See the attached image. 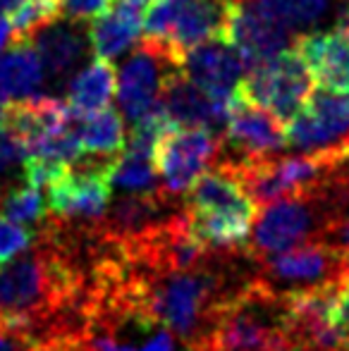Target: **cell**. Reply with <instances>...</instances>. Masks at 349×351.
<instances>
[{"mask_svg":"<svg viewBox=\"0 0 349 351\" xmlns=\"http://www.w3.org/2000/svg\"><path fill=\"white\" fill-rule=\"evenodd\" d=\"M328 213L330 204L326 184L263 206L247 246V256L252 261H261L309 241H323Z\"/></svg>","mask_w":349,"mask_h":351,"instance_id":"obj_2","label":"cell"},{"mask_svg":"<svg viewBox=\"0 0 349 351\" xmlns=\"http://www.w3.org/2000/svg\"><path fill=\"white\" fill-rule=\"evenodd\" d=\"M287 146L302 153H330L349 162V93L313 91L289 120Z\"/></svg>","mask_w":349,"mask_h":351,"instance_id":"obj_7","label":"cell"},{"mask_svg":"<svg viewBox=\"0 0 349 351\" xmlns=\"http://www.w3.org/2000/svg\"><path fill=\"white\" fill-rule=\"evenodd\" d=\"M335 32L340 34L342 38L349 43V5L345 10L340 12V17H337V22H335Z\"/></svg>","mask_w":349,"mask_h":351,"instance_id":"obj_25","label":"cell"},{"mask_svg":"<svg viewBox=\"0 0 349 351\" xmlns=\"http://www.w3.org/2000/svg\"><path fill=\"white\" fill-rule=\"evenodd\" d=\"M223 38L254 67L289 51L292 32L270 17L256 0H223Z\"/></svg>","mask_w":349,"mask_h":351,"instance_id":"obj_11","label":"cell"},{"mask_svg":"<svg viewBox=\"0 0 349 351\" xmlns=\"http://www.w3.org/2000/svg\"><path fill=\"white\" fill-rule=\"evenodd\" d=\"M144 29L186 56L201 41L223 38V0H151Z\"/></svg>","mask_w":349,"mask_h":351,"instance_id":"obj_9","label":"cell"},{"mask_svg":"<svg viewBox=\"0 0 349 351\" xmlns=\"http://www.w3.org/2000/svg\"><path fill=\"white\" fill-rule=\"evenodd\" d=\"M158 103L177 127H204L223 139L230 117V101H218L191 82L184 70H173L165 77Z\"/></svg>","mask_w":349,"mask_h":351,"instance_id":"obj_12","label":"cell"},{"mask_svg":"<svg viewBox=\"0 0 349 351\" xmlns=\"http://www.w3.org/2000/svg\"><path fill=\"white\" fill-rule=\"evenodd\" d=\"M223 146L228 153L218 156L215 160L237 165L254 158L278 156L287 146V132L273 112L249 103L234 88L230 98V117L223 134Z\"/></svg>","mask_w":349,"mask_h":351,"instance_id":"obj_10","label":"cell"},{"mask_svg":"<svg viewBox=\"0 0 349 351\" xmlns=\"http://www.w3.org/2000/svg\"><path fill=\"white\" fill-rule=\"evenodd\" d=\"M186 351H196V349H186Z\"/></svg>","mask_w":349,"mask_h":351,"instance_id":"obj_30","label":"cell"},{"mask_svg":"<svg viewBox=\"0 0 349 351\" xmlns=\"http://www.w3.org/2000/svg\"><path fill=\"white\" fill-rule=\"evenodd\" d=\"M19 5H22V0H0V14H5V17L10 19V14H12Z\"/></svg>","mask_w":349,"mask_h":351,"instance_id":"obj_26","label":"cell"},{"mask_svg":"<svg viewBox=\"0 0 349 351\" xmlns=\"http://www.w3.org/2000/svg\"><path fill=\"white\" fill-rule=\"evenodd\" d=\"M182 62L184 56L160 36L146 34L141 38L136 51L117 72V101L127 120H139L158 106L165 77L173 70H182Z\"/></svg>","mask_w":349,"mask_h":351,"instance_id":"obj_5","label":"cell"},{"mask_svg":"<svg viewBox=\"0 0 349 351\" xmlns=\"http://www.w3.org/2000/svg\"><path fill=\"white\" fill-rule=\"evenodd\" d=\"M34 239H36V232H29L27 227L0 213V265L17 258V254L34 244Z\"/></svg>","mask_w":349,"mask_h":351,"instance_id":"obj_23","label":"cell"},{"mask_svg":"<svg viewBox=\"0 0 349 351\" xmlns=\"http://www.w3.org/2000/svg\"><path fill=\"white\" fill-rule=\"evenodd\" d=\"M5 127V101L0 98V132H3Z\"/></svg>","mask_w":349,"mask_h":351,"instance_id":"obj_28","label":"cell"},{"mask_svg":"<svg viewBox=\"0 0 349 351\" xmlns=\"http://www.w3.org/2000/svg\"><path fill=\"white\" fill-rule=\"evenodd\" d=\"M182 70L213 98L230 101L237 84L252 67L244 60L242 53L230 46L225 38H208L186 51Z\"/></svg>","mask_w":349,"mask_h":351,"instance_id":"obj_13","label":"cell"},{"mask_svg":"<svg viewBox=\"0 0 349 351\" xmlns=\"http://www.w3.org/2000/svg\"><path fill=\"white\" fill-rule=\"evenodd\" d=\"M258 5L292 32L316 24L326 14L328 0H256Z\"/></svg>","mask_w":349,"mask_h":351,"instance_id":"obj_21","label":"cell"},{"mask_svg":"<svg viewBox=\"0 0 349 351\" xmlns=\"http://www.w3.org/2000/svg\"><path fill=\"white\" fill-rule=\"evenodd\" d=\"M32 43L41 58L43 67L51 72V77L62 82L75 72V67L86 56L88 34L82 29V24L58 17L56 22L38 29Z\"/></svg>","mask_w":349,"mask_h":351,"instance_id":"obj_16","label":"cell"},{"mask_svg":"<svg viewBox=\"0 0 349 351\" xmlns=\"http://www.w3.org/2000/svg\"><path fill=\"white\" fill-rule=\"evenodd\" d=\"M189 222L194 234L210 249H237L247 241L258 206L249 199L230 167L213 162L189 189Z\"/></svg>","mask_w":349,"mask_h":351,"instance_id":"obj_1","label":"cell"},{"mask_svg":"<svg viewBox=\"0 0 349 351\" xmlns=\"http://www.w3.org/2000/svg\"><path fill=\"white\" fill-rule=\"evenodd\" d=\"M220 148L223 139L204 127L173 125L154 148V167L160 175L158 189L170 199L186 194L196 177L215 162Z\"/></svg>","mask_w":349,"mask_h":351,"instance_id":"obj_6","label":"cell"},{"mask_svg":"<svg viewBox=\"0 0 349 351\" xmlns=\"http://www.w3.org/2000/svg\"><path fill=\"white\" fill-rule=\"evenodd\" d=\"M313 82L328 91L349 93V43L337 32H311L294 38Z\"/></svg>","mask_w":349,"mask_h":351,"instance_id":"obj_14","label":"cell"},{"mask_svg":"<svg viewBox=\"0 0 349 351\" xmlns=\"http://www.w3.org/2000/svg\"><path fill=\"white\" fill-rule=\"evenodd\" d=\"M151 0H117L108 12L96 17L88 27V43L96 58L112 60L134 46L144 29V17Z\"/></svg>","mask_w":349,"mask_h":351,"instance_id":"obj_15","label":"cell"},{"mask_svg":"<svg viewBox=\"0 0 349 351\" xmlns=\"http://www.w3.org/2000/svg\"><path fill=\"white\" fill-rule=\"evenodd\" d=\"M8 36H10V19L5 17V14H0V48L5 46Z\"/></svg>","mask_w":349,"mask_h":351,"instance_id":"obj_27","label":"cell"},{"mask_svg":"<svg viewBox=\"0 0 349 351\" xmlns=\"http://www.w3.org/2000/svg\"><path fill=\"white\" fill-rule=\"evenodd\" d=\"M110 186H117L130 194H141V191H156V167L154 158L141 156V153L127 151L115 158L110 167Z\"/></svg>","mask_w":349,"mask_h":351,"instance_id":"obj_20","label":"cell"},{"mask_svg":"<svg viewBox=\"0 0 349 351\" xmlns=\"http://www.w3.org/2000/svg\"><path fill=\"white\" fill-rule=\"evenodd\" d=\"M115 158H88L77 160V170L48 186L46 215L65 222H98L108 213L110 204V167Z\"/></svg>","mask_w":349,"mask_h":351,"instance_id":"obj_8","label":"cell"},{"mask_svg":"<svg viewBox=\"0 0 349 351\" xmlns=\"http://www.w3.org/2000/svg\"><path fill=\"white\" fill-rule=\"evenodd\" d=\"M117 86L115 67L110 60L96 58L91 65L80 70L67 84L65 103L77 117L91 115L96 110H103L110 103Z\"/></svg>","mask_w":349,"mask_h":351,"instance_id":"obj_18","label":"cell"},{"mask_svg":"<svg viewBox=\"0 0 349 351\" xmlns=\"http://www.w3.org/2000/svg\"><path fill=\"white\" fill-rule=\"evenodd\" d=\"M77 134H80L82 151L91 158H117L127 146L125 122L120 112L112 108L77 117Z\"/></svg>","mask_w":349,"mask_h":351,"instance_id":"obj_19","label":"cell"},{"mask_svg":"<svg viewBox=\"0 0 349 351\" xmlns=\"http://www.w3.org/2000/svg\"><path fill=\"white\" fill-rule=\"evenodd\" d=\"M254 280L278 299L294 291L342 285L349 280V254L328 241H309L256 261Z\"/></svg>","mask_w":349,"mask_h":351,"instance_id":"obj_3","label":"cell"},{"mask_svg":"<svg viewBox=\"0 0 349 351\" xmlns=\"http://www.w3.org/2000/svg\"><path fill=\"white\" fill-rule=\"evenodd\" d=\"M43 82V62L32 41H12L0 56V98L17 101L38 91Z\"/></svg>","mask_w":349,"mask_h":351,"instance_id":"obj_17","label":"cell"},{"mask_svg":"<svg viewBox=\"0 0 349 351\" xmlns=\"http://www.w3.org/2000/svg\"><path fill=\"white\" fill-rule=\"evenodd\" d=\"M237 91L254 106L289 122L313 93V77L297 51H282L254 65L237 84Z\"/></svg>","mask_w":349,"mask_h":351,"instance_id":"obj_4","label":"cell"},{"mask_svg":"<svg viewBox=\"0 0 349 351\" xmlns=\"http://www.w3.org/2000/svg\"><path fill=\"white\" fill-rule=\"evenodd\" d=\"M110 5L112 0H60V17L84 24L88 19H96L103 12H108Z\"/></svg>","mask_w":349,"mask_h":351,"instance_id":"obj_24","label":"cell"},{"mask_svg":"<svg viewBox=\"0 0 349 351\" xmlns=\"http://www.w3.org/2000/svg\"><path fill=\"white\" fill-rule=\"evenodd\" d=\"M3 167H8V165H5V160H3V156H0V170H3Z\"/></svg>","mask_w":349,"mask_h":351,"instance_id":"obj_29","label":"cell"},{"mask_svg":"<svg viewBox=\"0 0 349 351\" xmlns=\"http://www.w3.org/2000/svg\"><path fill=\"white\" fill-rule=\"evenodd\" d=\"M0 210L14 222H36L41 225L46 220V201H43L41 191L32 184L10 189L8 194L0 199Z\"/></svg>","mask_w":349,"mask_h":351,"instance_id":"obj_22","label":"cell"}]
</instances>
